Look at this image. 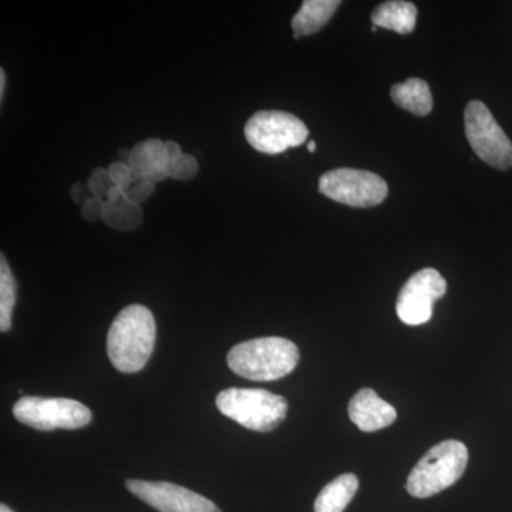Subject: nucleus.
<instances>
[{
	"label": "nucleus",
	"mask_w": 512,
	"mask_h": 512,
	"mask_svg": "<svg viewBox=\"0 0 512 512\" xmlns=\"http://www.w3.org/2000/svg\"><path fill=\"white\" fill-rule=\"evenodd\" d=\"M109 173L111 181H113V185L123 188L124 191H127L128 188L133 185L134 181H136L133 171H131L130 165L127 164V161H116V163L111 164L109 167Z\"/></svg>",
	"instance_id": "obj_21"
},
{
	"label": "nucleus",
	"mask_w": 512,
	"mask_h": 512,
	"mask_svg": "<svg viewBox=\"0 0 512 512\" xmlns=\"http://www.w3.org/2000/svg\"><path fill=\"white\" fill-rule=\"evenodd\" d=\"M217 407L228 419L259 433L275 430L288 413L285 397L262 389L222 390L217 396Z\"/></svg>",
	"instance_id": "obj_4"
},
{
	"label": "nucleus",
	"mask_w": 512,
	"mask_h": 512,
	"mask_svg": "<svg viewBox=\"0 0 512 512\" xmlns=\"http://www.w3.org/2000/svg\"><path fill=\"white\" fill-rule=\"evenodd\" d=\"M390 96L394 104L402 107L403 110L410 111L414 116H429L433 110V97H431L429 84L416 77H412L406 83L394 84Z\"/></svg>",
	"instance_id": "obj_15"
},
{
	"label": "nucleus",
	"mask_w": 512,
	"mask_h": 512,
	"mask_svg": "<svg viewBox=\"0 0 512 512\" xmlns=\"http://www.w3.org/2000/svg\"><path fill=\"white\" fill-rule=\"evenodd\" d=\"M468 463L466 444L446 440L430 448L407 478L406 488L412 497L429 498L456 484Z\"/></svg>",
	"instance_id": "obj_3"
},
{
	"label": "nucleus",
	"mask_w": 512,
	"mask_h": 512,
	"mask_svg": "<svg viewBox=\"0 0 512 512\" xmlns=\"http://www.w3.org/2000/svg\"><path fill=\"white\" fill-rule=\"evenodd\" d=\"M447 292V282L439 271L424 268L404 284L397 296L396 312L399 319L409 326L430 322L434 303Z\"/></svg>",
	"instance_id": "obj_9"
},
{
	"label": "nucleus",
	"mask_w": 512,
	"mask_h": 512,
	"mask_svg": "<svg viewBox=\"0 0 512 512\" xmlns=\"http://www.w3.org/2000/svg\"><path fill=\"white\" fill-rule=\"evenodd\" d=\"M466 137L485 164L508 170L512 167V143L483 101L471 100L464 111Z\"/></svg>",
	"instance_id": "obj_5"
},
{
	"label": "nucleus",
	"mask_w": 512,
	"mask_h": 512,
	"mask_svg": "<svg viewBox=\"0 0 512 512\" xmlns=\"http://www.w3.org/2000/svg\"><path fill=\"white\" fill-rule=\"evenodd\" d=\"M245 138L259 153H285L288 148L299 147L309 137V130L301 119L286 111H258L245 126Z\"/></svg>",
	"instance_id": "obj_7"
},
{
	"label": "nucleus",
	"mask_w": 512,
	"mask_h": 512,
	"mask_svg": "<svg viewBox=\"0 0 512 512\" xmlns=\"http://www.w3.org/2000/svg\"><path fill=\"white\" fill-rule=\"evenodd\" d=\"M123 198H126V191H124L123 188L116 187V185H113V187L110 188L109 192H107L106 201L119 202L123 200Z\"/></svg>",
	"instance_id": "obj_26"
},
{
	"label": "nucleus",
	"mask_w": 512,
	"mask_h": 512,
	"mask_svg": "<svg viewBox=\"0 0 512 512\" xmlns=\"http://www.w3.org/2000/svg\"><path fill=\"white\" fill-rule=\"evenodd\" d=\"M359 490L355 474H342L320 491L315 501V512H343Z\"/></svg>",
	"instance_id": "obj_16"
},
{
	"label": "nucleus",
	"mask_w": 512,
	"mask_h": 512,
	"mask_svg": "<svg viewBox=\"0 0 512 512\" xmlns=\"http://www.w3.org/2000/svg\"><path fill=\"white\" fill-rule=\"evenodd\" d=\"M87 192L89 191V188H87V184H76L73 185L72 188V198L74 202H83L86 200H89L90 197H87Z\"/></svg>",
	"instance_id": "obj_24"
},
{
	"label": "nucleus",
	"mask_w": 512,
	"mask_h": 512,
	"mask_svg": "<svg viewBox=\"0 0 512 512\" xmlns=\"http://www.w3.org/2000/svg\"><path fill=\"white\" fill-rule=\"evenodd\" d=\"M127 488L141 501L160 512H222L208 498L165 481L128 480Z\"/></svg>",
	"instance_id": "obj_10"
},
{
	"label": "nucleus",
	"mask_w": 512,
	"mask_h": 512,
	"mask_svg": "<svg viewBox=\"0 0 512 512\" xmlns=\"http://www.w3.org/2000/svg\"><path fill=\"white\" fill-rule=\"evenodd\" d=\"M6 90V73L5 70H0V99H3L5 96Z\"/></svg>",
	"instance_id": "obj_27"
},
{
	"label": "nucleus",
	"mask_w": 512,
	"mask_h": 512,
	"mask_svg": "<svg viewBox=\"0 0 512 512\" xmlns=\"http://www.w3.org/2000/svg\"><path fill=\"white\" fill-rule=\"evenodd\" d=\"M156 191V184L146 180H136L126 191V198L134 204L141 205Z\"/></svg>",
	"instance_id": "obj_22"
},
{
	"label": "nucleus",
	"mask_w": 512,
	"mask_h": 512,
	"mask_svg": "<svg viewBox=\"0 0 512 512\" xmlns=\"http://www.w3.org/2000/svg\"><path fill=\"white\" fill-rule=\"evenodd\" d=\"M349 417L360 430L366 433L392 426L397 419L396 409L377 396L375 390H359L350 400Z\"/></svg>",
	"instance_id": "obj_11"
},
{
	"label": "nucleus",
	"mask_w": 512,
	"mask_h": 512,
	"mask_svg": "<svg viewBox=\"0 0 512 512\" xmlns=\"http://www.w3.org/2000/svg\"><path fill=\"white\" fill-rule=\"evenodd\" d=\"M339 6V0H305L292 19V29L296 39L319 32L335 15Z\"/></svg>",
	"instance_id": "obj_14"
},
{
	"label": "nucleus",
	"mask_w": 512,
	"mask_h": 512,
	"mask_svg": "<svg viewBox=\"0 0 512 512\" xmlns=\"http://www.w3.org/2000/svg\"><path fill=\"white\" fill-rule=\"evenodd\" d=\"M308 150L313 153V151H316V143L315 141H311V143L308 144Z\"/></svg>",
	"instance_id": "obj_28"
},
{
	"label": "nucleus",
	"mask_w": 512,
	"mask_h": 512,
	"mask_svg": "<svg viewBox=\"0 0 512 512\" xmlns=\"http://www.w3.org/2000/svg\"><path fill=\"white\" fill-rule=\"evenodd\" d=\"M16 303V279L10 271L5 255L0 258V330L12 328V313Z\"/></svg>",
	"instance_id": "obj_18"
},
{
	"label": "nucleus",
	"mask_w": 512,
	"mask_h": 512,
	"mask_svg": "<svg viewBox=\"0 0 512 512\" xmlns=\"http://www.w3.org/2000/svg\"><path fill=\"white\" fill-rule=\"evenodd\" d=\"M156 319L143 305H130L116 316L107 335V355L121 373L144 369L156 345Z\"/></svg>",
	"instance_id": "obj_1"
},
{
	"label": "nucleus",
	"mask_w": 512,
	"mask_h": 512,
	"mask_svg": "<svg viewBox=\"0 0 512 512\" xmlns=\"http://www.w3.org/2000/svg\"><path fill=\"white\" fill-rule=\"evenodd\" d=\"M0 512H13V511L10 510L8 505L2 504V505H0Z\"/></svg>",
	"instance_id": "obj_29"
},
{
	"label": "nucleus",
	"mask_w": 512,
	"mask_h": 512,
	"mask_svg": "<svg viewBox=\"0 0 512 512\" xmlns=\"http://www.w3.org/2000/svg\"><path fill=\"white\" fill-rule=\"evenodd\" d=\"M200 171V165L190 154H183L168 165V178L173 180H192Z\"/></svg>",
	"instance_id": "obj_19"
},
{
	"label": "nucleus",
	"mask_w": 512,
	"mask_h": 512,
	"mask_svg": "<svg viewBox=\"0 0 512 512\" xmlns=\"http://www.w3.org/2000/svg\"><path fill=\"white\" fill-rule=\"evenodd\" d=\"M143 218L140 205L128 201L127 198H123L119 202L106 201V205H104L103 222L111 228L130 231V229L140 227Z\"/></svg>",
	"instance_id": "obj_17"
},
{
	"label": "nucleus",
	"mask_w": 512,
	"mask_h": 512,
	"mask_svg": "<svg viewBox=\"0 0 512 512\" xmlns=\"http://www.w3.org/2000/svg\"><path fill=\"white\" fill-rule=\"evenodd\" d=\"M165 150H167L170 163L171 161L177 160V158H180L184 154L183 151H181V147L178 146L175 141H165Z\"/></svg>",
	"instance_id": "obj_25"
},
{
	"label": "nucleus",
	"mask_w": 512,
	"mask_h": 512,
	"mask_svg": "<svg viewBox=\"0 0 512 512\" xmlns=\"http://www.w3.org/2000/svg\"><path fill=\"white\" fill-rule=\"evenodd\" d=\"M127 164L130 165L136 180L151 181L154 184L164 181L168 178L170 165L165 141L158 138L141 141L130 151Z\"/></svg>",
	"instance_id": "obj_12"
},
{
	"label": "nucleus",
	"mask_w": 512,
	"mask_h": 512,
	"mask_svg": "<svg viewBox=\"0 0 512 512\" xmlns=\"http://www.w3.org/2000/svg\"><path fill=\"white\" fill-rule=\"evenodd\" d=\"M319 192L349 207L370 208L386 200L389 187L382 177L370 171L336 168L320 177Z\"/></svg>",
	"instance_id": "obj_8"
},
{
	"label": "nucleus",
	"mask_w": 512,
	"mask_h": 512,
	"mask_svg": "<svg viewBox=\"0 0 512 512\" xmlns=\"http://www.w3.org/2000/svg\"><path fill=\"white\" fill-rule=\"evenodd\" d=\"M111 187H113V181H111L109 168H96L87 180V188L92 197L101 198V200L107 197Z\"/></svg>",
	"instance_id": "obj_20"
},
{
	"label": "nucleus",
	"mask_w": 512,
	"mask_h": 512,
	"mask_svg": "<svg viewBox=\"0 0 512 512\" xmlns=\"http://www.w3.org/2000/svg\"><path fill=\"white\" fill-rule=\"evenodd\" d=\"M13 414L20 423L40 431L83 429L92 421L89 407L73 399L25 396L13 406Z\"/></svg>",
	"instance_id": "obj_6"
},
{
	"label": "nucleus",
	"mask_w": 512,
	"mask_h": 512,
	"mask_svg": "<svg viewBox=\"0 0 512 512\" xmlns=\"http://www.w3.org/2000/svg\"><path fill=\"white\" fill-rule=\"evenodd\" d=\"M298 346L285 338H259L239 343L229 350L227 363L235 375L254 382H274L298 366Z\"/></svg>",
	"instance_id": "obj_2"
},
{
	"label": "nucleus",
	"mask_w": 512,
	"mask_h": 512,
	"mask_svg": "<svg viewBox=\"0 0 512 512\" xmlns=\"http://www.w3.org/2000/svg\"><path fill=\"white\" fill-rule=\"evenodd\" d=\"M104 205H106V200L90 197L82 204V217L87 222L103 221Z\"/></svg>",
	"instance_id": "obj_23"
},
{
	"label": "nucleus",
	"mask_w": 512,
	"mask_h": 512,
	"mask_svg": "<svg viewBox=\"0 0 512 512\" xmlns=\"http://www.w3.org/2000/svg\"><path fill=\"white\" fill-rule=\"evenodd\" d=\"M372 22L377 28L393 30L399 35H409L416 28L417 6L403 0L384 2L372 13Z\"/></svg>",
	"instance_id": "obj_13"
}]
</instances>
